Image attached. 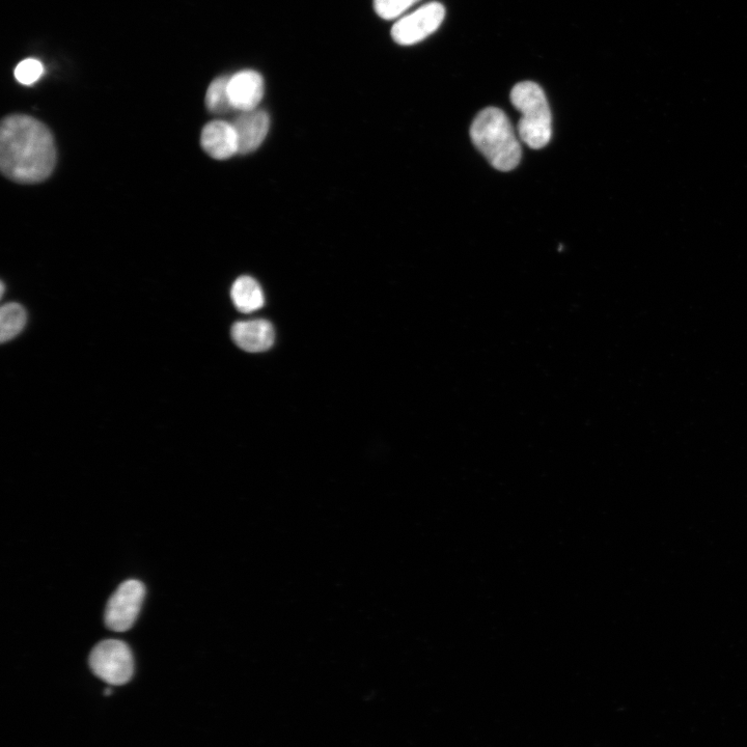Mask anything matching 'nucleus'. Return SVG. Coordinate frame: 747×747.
<instances>
[{
	"label": "nucleus",
	"instance_id": "obj_6",
	"mask_svg": "<svg viewBox=\"0 0 747 747\" xmlns=\"http://www.w3.org/2000/svg\"><path fill=\"white\" fill-rule=\"evenodd\" d=\"M445 17L444 5L429 3L398 20L393 26L392 38L402 46L418 44L434 34Z\"/></svg>",
	"mask_w": 747,
	"mask_h": 747
},
{
	"label": "nucleus",
	"instance_id": "obj_9",
	"mask_svg": "<svg viewBox=\"0 0 747 747\" xmlns=\"http://www.w3.org/2000/svg\"><path fill=\"white\" fill-rule=\"evenodd\" d=\"M201 145L214 159L226 160L238 154V140L232 123L212 121L203 128Z\"/></svg>",
	"mask_w": 747,
	"mask_h": 747
},
{
	"label": "nucleus",
	"instance_id": "obj_5",
	"mask_svg": "<svg viewBox=\"0 0 747 747\" xmlns=\"http://www.w3.org/2000/svg\"><path fill=\"white\" fill-rule=\"evenodd\" d=\"M146 596V588L141 581H125L110 597L105 611L106 626L113 631L125 632L132 628Z\"/></svg>",
	"mask_w": 747,
	"mask_h": 747
},
{
	"label": "nucleus",
	"instance_id": "obj_10",
	"mask_svg": "<svg viewBox=\"0 0 747 747\" xmlns=\"http://www.w3.org/2000/svg\"><path fill=\"white\" fill-rule=\"evenodd\" d=\"M232 338L242 350L258 353L273 346L275 332L272 324L266 320L242 321L233 326Z\"/></svg>",
	"mask_w": 747,
	"mask_h": 747
},
{
	"label": "nucleus",
	"instance_id": "obj_16",
	"mask_svg": "<svg viewBox=\"0 0 747 747\" xmlns=\"http://www.w3.org/2000/svg\"><path fill=\"white\" fill-rule=\"evenodd\" d=\"M4 293H5V285L4 283H2V296L4 295Z\"/></svg>",
	"mask_w": 747,
	"mask_h": 747
},
{
	"label": "nucleus",
	"instance_id": "obj_4",
	"mask_svg": "<svg viewBox=\"0 0 747 747\" xmlns=\"http://www.w3.org/2000/svg\"><path fill=\"white\" fill-rule=\"evenodd\" d=\"M90 667L104 682L110 685H124L133 677V654L126 643L106 640L93 649Z\"/></svg>",
	"mask_w": 747,
	"mask_h": 747
},
{
	"label": "nucleus",
	"instance_id": "obj_2",
	"mask_svg": "<svg viewBox=\"0 0 747 747\" xmlns=\"http://www.w3.org/2000/svg\"><path fill=\"white\" fill-rule=\"evenodd\" d=\"M470 136L494 169L510 172L521 160V146L503 110L488 107L476 117Z\"/></svg>",
	"mask_w": 747,
	"mask_h": 747
},
{
	"label": "nucleus",
	"instance_id": "obj_7",
	"mask_svg": "<svg viewBox=\"0 0 747 747\" xmlns=\"http://www.w3.org/2000/svg\"><path fill=\"white\" fill-rule=\"evenodd\" d=\"M229 97L233 109L249 112L257 109L265 95L263 76L255 70H243L230 76Z\"/></svg>",
	"mask_w": 747,
	"mask_h": 747
},
{
	"label": "nucleus",
	"instance_id": "obj_14",
	"mask_svg": "<svg viewBox=\"0 0 747 747\" xmlns=\"http://www.w3.org/2000/svg\"><path fill=\"white\" fill-rule=\"evenodd\" d=\"M420 0H374L377 15L385 20L399 18Z\"/></svg>",
	"mask_w": 747,
	"mask_h": 747
},
{
	"label": "nucleus",
	"instance_id": "obj_1",
	"mask_svg": "<svg viewBox=\"0 0 747 747\" xmlns=\"http://www.w3.org/2000/svg\"><path fill=\"white\" fill-rule=\"evenodd\" d=\"M57 164V148L50 130L24 115L7 117L0 128V168L17 183L46 180Z\"/></svg>",
	"mask_w": 747,
	"mask_h": 747
},
{
	"label": "nucleus",
	"instance_id": "obj_12",
	"mask_svg": "<svg viewBox=\"0 0 747 747\" xmlns=\"http://www.w3.org/2000/svg\"><path fill=\"white\" fill-rule=\"evenodd\" d=\"M26 324V312L19 303H7L0 311V341L9 342L16 338Z\"/></svg>",
	"mask_w": 747,
	"mask_h": 747
},
{
	"label": "nucleus",
	"instance_id": "obj_8",
	"mask_svg": "<svg viewBox=\"0 0 747 747\" xmlns=\"http://www.w3.org/2000/svg\"><path fill=\"white\" fill-rule=\"evenodd\" d=\"M238 140V154H249L260 148L270 128V118L262 109L242 112L232 123Z\"/></svg>",
	"mask_w": 747,
	"mask_h": 747
},
{
	"label": "nucleus",
	"instance_id": "obj_15",
	"mask_svg": "<svg viewBox=\"0 0 747 747\" xmlns=\"http://www.w3.org/2000/svg\"><path fill=\"white\" fill-rule=\"evenodd\" d=\"M44 67L42 63L35 59L22 61L15 69V78L23 86H32L43 75Z\"/></svg>",
	"mask_w": 747,
	"mask_h": 747
},
{
	"label": "nucleus",
	"instance_id": "obj_11",
	"mask_svg": "<svg viewBox=\"0 0 747 747\" xmlns=\"http://www.w3.org/2000/svg\"><path fill=\"white\" fill-rule=\"evenodd\" d=\"M232 299L237 310L249 314L264 306V293L259 283L251 276H241L233 285Z\"/></svg>",
	"mask_w": 747,
	"mask_h": 747
},
{
	"label": "nucleus",
	"instance_id": "obj_13",
	"mask_svg": "<svg viewBox=\"0 0 747 747\" xmlns=\"http://www.w3.org/2000/svg\"><path fill=\"white\" fill-rule=\"evenodd\" d=\"M229 79V76H220L208 88L206 105L212 114L223 115L233 109L228 91Z\"/></svg>",
	"mask_w": 747,
	"mask_h": 747
},
{
	"label": "nucleus",
	"instance_id": "obj_3",
	"mask_svg": "<svg viewBox=\"0 0 747 747\" xmlns=\"http://www.w3.org/2000/svg\"><path fill=\"white\" fill-rule=\"evenodd\" d=\"M511 101L522 115L517 127L522 142L535 150L544 148L551 138V113L542 88L532 81L520 82Z\"/></svg>",
	"mask_w": 747,
	"mask_h": 747
}]
</instances>
